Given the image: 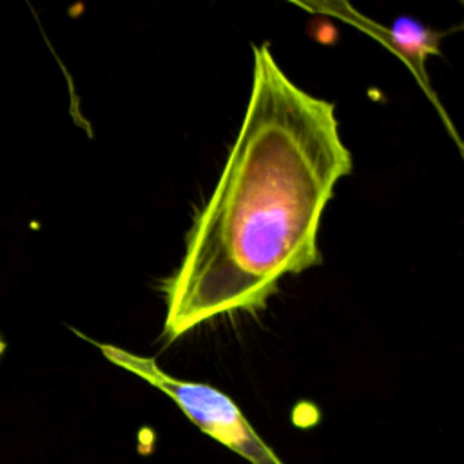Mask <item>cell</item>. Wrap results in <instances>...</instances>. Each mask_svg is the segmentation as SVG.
<instances>
[{
    "label": "cell",
    "mask_w": 464,
    "mask_h": 464,
    "mask_svg": "<svg viewBox=\"0 0 464 464\" xmlns=\"http://www.w3.org/2000/svg\"><path fill=\"white\" fill-rule=\"evenodd\" d=\"M252 54L237 138L161 283L167 343L221 314L263 310L285 276L321 265V218L353 167L335 103L297 87L266 42Z\"/></svg>",
    "instance_id": "cell-1"
},
{
    "label": "cell",
    "mask_w": 464,
    "mask_h": 464,
    "mask_svg": "<svg viewBox=\"0 0 464 464\" xmlns=\"http://www.w3.org/2000/svg\"><path fill=\"white\" fill-rule=\"evenodd\" d=\"M89 341L100 348L107 361L161 390L199 430L248 459L252 464H281L252 430L236 402L223 392L203 382L176 379L163 372L154 357L138 355L114 344Z\"/></svg>",
    "instance_id": "cell-2"
},
{
    "label": "cell",
    "mask_w": 464,
    "mask_h": 464,
    "mask_svg": "<svg viewBox=\"0 0 464 464\" xmlns=\"http://www.w3.org/2000/svg\"><path fill=\"white\" fill-rule=\"evenodd\" d=\"M4 348H5V344H4V341H2V339H0V353H2V352H4Z\"/></svg>",
    "instance_id": "cell-4"
},
{
    "label": "cell",
    "mask_w": 464,
    "mask_h": 464,
    "mask_svg": "<svg viewBox=\"0 0 464 464\" xmlns=\"http://www.w3.org/2000/svg\"><path fill=\"white\" fill-rule=\"evenodd\" d=\"M288 2L312 13V14L334 16V18L355 27L357 31L368 34L370 38L382 44L388 51H392L410 69L411 76L415 78V82L419 83L422 92L426 94L430 103L439 112V118L444 123L451 140L455 141L459 152L464 156V141L460 140L446 109L439 102V96H437L435 89L431 87V82H430V76L426 71L428 56H433V54L442 56L440 40L444 36H448L453 29L437 31V29L424 25L422 22H419L417 18H413L410 14L397 16L393 20L392 27H386V25L368 18L361 11H357L346 0H288Z\"/></svg>",
    "instance_id": "cell-3"
}]
</instances>
